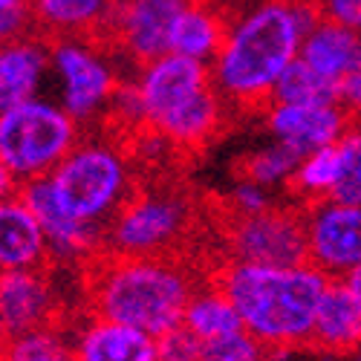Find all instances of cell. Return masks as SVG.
Returning a JSON list of instances; mask_svg holds the SVG:
<instances>
[{"label":"cell","instance_id":"6da1fadb","mask_svg":"<svg viewBox=\"0 0 361 361\" xmlns=\"http://www.w3.org/2000/svg\"><path fill=\"white\" fill-rule=\"evenodd\" d=\"M321 20L318 0H257L228 20L226 41L212 61V78L228 107L266 110L283 70L300 55L304 35Z\"/></svg>","mask_w":361,"mask_h":361},{"label":"cell","instance_id":"7a4b0ae2","mask_svg":"<svg viewBox=\"0 0 361 361\" xmlns=\"http://www.w3.org/2000/svg\"><path fill=\"white\" fill-rule=\"evenodd\" d=\"M194 272L179 255H116L102 249L84 263V292L90 315L162 336L183 324Z\"/></svg>","mask_w":361,"mask_h":361},{"label":"cell","instance_id":"3957f363","mask_svg":"<svg viewBox=\"0 0 361 361\" xmlns=\"http://www.w3.org/2000/svg\"><path fill=\"white\" fill-rule=\"evenodd\" d=\"M329 281L333 278L312 263L263 266L226 260L212 272V283L231 298L243 326L272 353L307 350L312 344L315 312Z\"/></svg>","mask_w":361,"mask_h":361},{"label":"cell","instance_id":"277c9868","mask_svg":"<svg viewBox=\"0 0 361 361\" xmlns=\"http://www.w3.org/2000/svg\"><path fill=\"white\" fill-rule=\"evenodd\" d=\"M133 93L142 130L185 150L212 142L228 110L214 87L212 67L179 52H168L139 67Z\"/></svg>","mask_w":361,"mask_h":361},{"label":"cell","instance_id":"5b68a950","mask_svg":"<svg viewBox=\"0 0 361 361\" xmlns=\"http://www.w3.org/2000/svg\"><path fill=\"white\" fill-rule=\"evenodd\" d=\"M197 214L191 194L159 185L133 188L104 228V249L116 255H179L194 231Z\"/></svg>","mask_w":361,"mask_h":361},{"label":"cell","instance_id":"8992f818","mask_svg":"<svg viewBox=\"0 0 361 361\" xmlns=\"http://www.w3.org/2000/svg\"><path fill=\"white\" fill-rule=\"evenodd\" d=\"M49 176L70 212L102 228L133 194L128 157L110 142H78Z\"/></svg>","mask_w":361,"mask_h":361},{"label":"cell","instance_id":"52a82bcc","mask_svg":"<svg viewBox=\"0 0 361 361\" xmlns=\"http://www.w3.org/2000/svg\"><path fill=\"white\" fill-rule=\"evenodd\" d=\"M81 125L52 102L29 99L0 113V159L18 183L49 176L78 145Z\"/></svg>","mask_w":361,"mask_h":361},{"label":"cell","instance_id":"ba28073f","mask_svg":"<svg viewBox=\"0 0 361 361\" xmlns=\"http://www.w3.org/2000/svg\"><path fill=\"white\" fill-rule=\"evenodd\" d=\"M228 260L263 266L310 263L304 205H272L260 214H231L220 220Z\"/></svg>","mask_w":361,"mask_h":361},{"label":"cell","instance_id":"9c48e42d","mask_svg":"<svg viewBox=\"0 0 361 361\" xmlns=\"http://www.w3.org/2000/svg\"><path fill=\"white\" fill-rule=\"evenodd\" d=\"M52 70L61 81V107L78 125L110 107L116 90L122 87L102 52V44L93 38L52 41Z\"/></svg>","mask_w":361,"mask_h":361},{"label":"cell","instance_id":"30bf717a","mask_svg":"<svg viewBox=\"0 0 361 361\" xmlns=\"http://www.w3.org/2000/svg\"><path fill=\"white\" fill-rule=\"evenodd\" d=\"M194 0H125L113 6L104 44L122 49L136 67H145L173 49V32Z\"/></svg>","mask_w":361,"mask_h":361},{"label":"cell","instance_id":"8fae6325","mask_svg":"<svg viewBox=\"0 0 361 361\" xmlns=\"http://www.w3.org/2000/svg\"><path fill=\"white\" fill-rule=\"evenodd\" d=\"M310 263L326 278H347L361 266V205L341 200H318L304 205Z\"/></svg>","mask_w":361,"mask_h":361},{"label":"cell","instance_id":"7c38bea8","mask_svg":"<svg viewBox=\"0 0 361 361\" xmlns=\"http://www.w3.org/2000/svg\"><path fill=\"white\" fill-rule=\"evenodd\" d=\"M18 194L38 217L44 237L49 243V255L55 260L87 263L104 249V228L78 220L64 205V200L58 197L52 176H38V179H29V183H20Z\"/></svg>","mask_w":361,"mask_h":361},{"label":"cell","instance_id":"4fadbf2b","mask_svg":"<svg viewBox=\"0 0 361 361\" xmlns=\"http://www.w3.org/2000/svg\"><path fill=\"white\" fill-rule=\"evenodd\" d=\"M266 128L275 142L292 147L298 157L312 150L338 145L353 125L350 113L341 104H286L272 102L266 110Z\"/></svg>","mask_w":361,"mask_h":361},{"label":"cell","instance_id":"5bb4252c","mask_svg":"<svg viewBox=\"0 0 361 361\" xmlns=\"http://www.w3.org/2000/svg\"><path fill=\"white\" fill-rule=\"evenodd\" d=\"M0 310L9 333L58 324V295L49 278V266L0 272Z\"/></svg>","mask_w":361,"mask_h":361},{"label":"cell","instance_id":"9a60e30c","mask_svg":"<svg viewBox=\"0 0 361 361\" xmlns=\"http://www.w3.org/2000/svg\"><path fill=\"white\" fill-rule=\"evenodd\" d=\"M49 70L52 41L38 29L0 44V113L38 99V90Z\"/></svg>","mask_w":361,"mask_h":361},{"label":"cell","instance_id":"2e32d148","mask_svg":"<svg viewBox=\"0 0 361 361\" xmlns=\"http://www.w3.org/2000/svg\"><path fill=\"white\" fill-rule=\"evenodd\" d=\"M73 358L75 361H159V353H157V336L110 318L90 315V321L73 338Z\"/></svg>","mask_w":361,"mask_h":361},{"label":"cell","instance_id":"e0dca14e","mask_svg":"<svg viewBox=\"0 0 361 361\" xmlns=\"http://www.w3.org/2000/svg\"><path fill=\"white\" fill-rule=\"evenodd\" d=\"M49 243L20 194L0 202V272L49 266Z\"/></svg>","mask_w":361,"mask_h":361},{"label":"cell","instance_id":"ac0fdd59","mask_svg":"<svg viewBox=\"0 0 361 361\" xmlns=\"http://www.w3.org/2000/svg\"><path fill=\"white\" fill-rule=\"evenodd\" d=\"M32 23L49 41L58 38H93L104 41L113 15L110 0H29Z\"/></svg>","mask_w":361,"mask_h":361},{"label":"cell","instance_id":"d6986e66","mask_svg":"<svg viewBox=\"0 0 361 361\" xmlns=\"http://www.w3.org/2000/svg\"><path fill=\"white\" fill-rule=\"evenodd\" d=\"M336 355H355L361 350V307L350 286L338 278L329 281L312 324V344Z\"/></svg>","mask_w":361,"mask_h":361},{"label":"cell","instance_id":"ffe728a7","mask_svg":"<svg viewBox=\"0 0 361 361\" xmlns=\"http://www.w3.org/2000/svg\"><path fill=\"white\" fill-rule=\"evenodd\" d=\"M298 58L324 78L341 84L347 75L361 70V32L321 18L304 35Z\"/></svg>","mask_w":361,"mask_h":361},{"label":"cell","instance_id":"44dd1931","mask_svg":"<svg viewBox=\"0 0 361 361\" xmlns=\"http://www.w3.org/2000/svg\"><path fill=\"white\" fill-rule=\"evenodd\" d=\"M226 32H228V18L220 9L202 4V0H194L176 23L171 52H179L212 67V61L226 41Z\"/></svg>","mask_w":361,"mask_h":361},{"label":"cell","instance_id":"7402d4cb","mask_svg":"<svg viewBox=\"0 0 361 361\" xmlns=\"http://www.w3.org/2000/svg\"><path fill=\"white\" fill-rule=\"evenodd\" d=\"M183 324L200 341H212V338L237 333V329H246L243 321H240L237 307L231 304V298L212 281L191 295L185 315H183Z\"/></svg>","mask_w":361,"mask_h":361},{"label":"cell","instance_id":"603a6c76","mask_svg":"<svg viewBox=\"0 0 361 361\" xmlns=\"http://www.w3.org/2000/svg\"><path fill=\"white\" fill-rule=\"evenodd\" d=\"M336 183H338V145H329L300 157L286 188L300 205H312L318 200L333 197Z\"/></svg>","mask_w":361,"mask_h":361},{"label":"cell","instance_id":"cb8c5ba5","mask_svg":"<svg viewBox=\"0 0 361 361\" xmlns=\"http://www.w3.org/2000/svg\"><path fill=\"white\" fill-rule=\"evenodd\" d=\"M272 102H286V104H341L338 102V84L324 78L321 73H315L307 61H295L283 70V75L278 78L275 90H272Z\"/></svg>","mask_w":361,"mask_h":361},{"label":"cell","instance_id":"d4e9b609","mask_svg":"<svg viewBox=\"0 0 361 361\" xmlns=\"http://www.w3.org/2000/svg\"><path fill=\"white\" fill-rule=\"evenodd\" d=\"M0 361H75L73 341L61 333V326H38L26 333H9L0 344Z\"/></svg>","mask_w":361,"mask_h":361},{"label":"cell","instance_id":"484cf974","mask_svg":"<svg viewBox=\"0 0 361 361\" xmlns=\"http://www.w3.org/2000/svg\"><path fill=\"white\" fill-rule=\"evenodd\" d=\"M298 162H300V157L292 147L275 142L269 147L246 154L237 162V173H240V179H249V183H257L263 188H278V185H289Z\"/></svg>","mask_w":361,"mask_h":361},{"label":"cell","instance_id":"4316f807","mask_svg":"<svg viewBox=\"0 0 361 361\" xmlns=\"http://www.w3.org/2000/svg\"><path fill=\"white\" fill-rule=\"evenodd\" d=\"M333 200L361 205V122H353L338 142V183Z\"/></svg>","mask_w":361,"mask_h":361},{"label":"cell","instance_id":"83f0119b","mask_svg":"<svg viewBox=\"0 0 361 361\" xmlns=\"http://www.w3.org/2000/svg\"><path fill=\"white\" fill-rule=\"evenodd\" d=\"M200 361H266V347L249 329H237V333L202 341Z\"/></svg>","mask_w":361,"mask_h":361},{"label":"cell","instance_id":"f1b7e54d","mask_svg":"<svg viewBox=\"0 0 361 361\" xmlns=\"http://www.w3.org/2000/svg\"><path fill=\"white\" fill-rule=\"evenodd\" d=\"M157 353H159V361H200L202 341L185 324H179L157 338Z\"/></svg>","mask_w":361,"mask_h":361},{"label":"cell","instance_id":"f546056e","mask_svg":"<svg viewBox=\"0 0 361 361\" xmlns=\"http://www.w3.org/2000/svg\"><path fill=\"white\" fill-rule=\"evenodd\" d=\"M272 205H275V200L269 197V188L249 183V179H240L231 188V194L226 197V212H231V214H260Z\"/></svg>","mask_w":361,"mask_h":361},{"label":"cell","instance_id":"4dcf8cb0","mask_svg":"<svg viewBox=\"0 0 361 361\" xmlns=\"http://www.w3.org/2000/svg\"><path fill=\"white\" fill-rule=\"evenodd\" d=\"M318 12L326 20H336L361 32V0H318Z\"/></svg>","mask_w":361,"mask_h":361},{"label":"cell","instance_id":"1f68e13d","mask_svg":"<svg viewBox=\"0 0 361 361\" xmlns=\"http://www.w3.org/2000/svg\"><path fill=\"white\" fill-rule=\"evenodd\" d=\"M32 12L26 9H0V44H6L12 38H20L26 32H32Z\"/></svg>","mask_w":361,"mask_h":361},{"label":"cell","instance_id":"d6a6232c","mask_svg":"<svg viewBox=\"0 0 361 361\" xmlns=\"http://www.w3.org/2000/svg\"><path fill=\"white\" fill-rule=\"evenodd\" d=\"M338 102L353 122H361V70H355L338 84Z\"/></svg>","mask_w":361,"mask_h":361},{"label":"cell","instance_id":"836d02e7","mask_svg":"<svg viewBox=\"0 0 361 361\" xmlns=\"http://www.w3.org/2000/svg\"><path fill=\"white\" fill-rule=\"evenodd\" d=\"M18 188H20L18 176L6 168V162H4V159H0V202L9 200V197H15V194H18Z\"/></svg>","mask_w":361,"mask_h":361},{"label":"cell","instance_id":"e575fe53","mask_svg":"<svg viewBox=\"0 0 361 361\" xmlns=\"http://www.w3.org/2000/svg\"><path fill=\"white\" fill-rule=\"evenodd\" d=\"M347 286H350V292L355 295V300H358V307H361V266L358 269H353V272L347 275V278H341Z\"/></svg>","mask_w":361,"mask_h":361},{"label":"cell","instance_id":"d590c367","mask_svg":"<svg viewBox=\"0 0 361 361\" xmlns=\"http://www.w3.org/2000/svg\"><path fill=\"white\" fill-rule=\"evenodd\" d=\"M341 355H336V353H326V350H318V347H310V355L304 358V361H338Z\"/></svg>","mask_w":361,"mask_h":361},{"label":"cell","instance_id":"8d00e7d4","mask_svg":"<svg viewBox=\"0 0 361 361\" xmlns=\"http://www.w3.org/2000/svg\"><path fill=\"white\" fill-rule=\"evenodd\" d=\"M29 0H0V9H26Z\"/></svg>","mask_w":361,"mask_h":361},{"label":"cell","instance_id":"74e56055","mask_svg":"<svg viewBox=\"0 0 361 361\" xmlns=\"http://www.w3.org/2000/svg\"><path fill=\"white\" fill-rule=\"evenodd\" d=\"M6 336H9V329H6V318H4V310H0V344L6 341Z\"/></svg>","mask_w":361,"mask_h":361},{"label":"cell","instance_id":"f35d334b","mask_svg":"<svg viewBox=\"0 0 361 361\" xmlns=\"http://www.w3.org/2000/svg\"><path fill=\"white\" fill-rule=\"evenodd\" d=\"M110 4H113V6H118V4H125V0H110Z\"/></svg>","mask_w":361,"mask_h":361},{"label":"cell","instance_id":"ab89813d","mask_svg":"<svg viewBox=\"0 0 361 361\" xmlns=\"http://www.w3.org/2000/svg\"><path fill=\"white\" fill-rule=\"evenodd\" d=\"M355 358H358V361H361V350H358V353H355Z\"/></svg>","mask_w":361,"mask_h":361}]
</instances>
